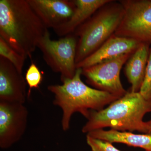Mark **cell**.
I'll list each match as a JSON object with an SVG mask.
<instances>
[{
  "instance_id": "6da1fadb",
  "label": "cell",
  "mask_w": 151,
  "mask_h": 151,
  "mask_svg": "<svg viewBox=\"0 0 151 151\" xmlns=\"http://www.w3.org/2000/svg\"><path fill=\"white\" fill-rule=\"evenodd\" d=\"M27 0H0V37L26 58H31L48 30Z\"/></svg>"
},
{
  "instance_id": "7a4b0ae2",
  "label": "cell",
  "mask_w": 151,
  "mask_h": 151,
  "mask_svg": "<svg viewBox=\"0 0 151 151\" xmlns=\"http://www.w3.org/2000/svg\"><path fill=\"white\" fill-rule=\"evenodd\" d=\"M151 111V100L139 92H128L123 97L99 111H91L82 129L85 134L105 128L129 132L137 131L149 134L147 122L143 118Z\"/></svg>"
},
{
  "instance_id": "3957f363",
  "label": "cell",
  "mask_w": 151,
  "mask_h": 151,
  "mask_svg": "<svg viewBox=\"0 0 151 151\" xmlns=\"http://www.w3.org/2000/svg\"><path fill=\"white\" fill-rule=\"evenodd\" d=\"M82 68H77L73 78L63 81L61 85H51L47 89L54 95V105L62 111L61 127L66 132L70 119L78 112L88 119L91 111L104 109L119 97L108 92L89 87L81 81Z\"/></svg>"
},
{
  "instance_id": "277c9868",
  "label": "cell",
  "mask_w": 151,
  "mask_h": 151,
  "mask_svg": "<svg viewBox=\"0 0 151 151\" xmlns=\"http://www.w3.org/2000/svg\"><path fill=\"white\" fill-rule=\"evenodd\" d=\"M122 4L112 0L98 10L73 33L78 37L76 64L97 50L115 34L124 17Z\"/></svg>"
},
{
  "instance_id": "5b68a950",
  "label": "cell",
  "mask_w": 151,
  "mask_h": 151,
  "mask_svg": "<svg viewBox=\"0 0 151 151\" xmlns=\"http://www.w3.org/2000/svg\"><path fill=\"white\" fill-rule=\"evenodd\" d=\"M77 42L78 37L74 33L52 40L48 30L38 44L45 61L52 71L60 73L62 82L75 75Z\"/></svg>"
},
{
  "instance_id": "8992f818",
  "label": "cell",
  "mask_w": 151,
  "mask_h": 151,
  "mask_svg": "<svg viewBox=\"0 0 151 151\" xmlns=\"http://www.w3.org/2000/svg\"><path fill=\"white\" fill-rule=\"evenodd\" d=\"M124 14L115 33L140 43L151 45V0H121Z\"/></svg>"
},
{
  "instance_id": "52a82bcc",
  "label": "cell",
  "mask_w": 151,
  "mask_h": 151,
  "mask_svg": "<svg viewBox=\"0 0 151 151\" xmlns=\"http://www.w3.org/2000/svg\"><path fill=\"white\" fill-rule=\"evenodd\" d=\"M133 53L123 55L82 68V75L86 78V83L94 89L120 98L127 92L122 84L120 73L123 65Z\"/></svg>"
},
{
  "instance_id": "ba28073f",
  "label": "cell",
  "mask_w": 151,
  "mask_h": 151,
  "mask_svg": "<svg viewBox=\"0 0 151 151\" xmlns=\"http://www.w3.org/2000/svg\"><path fill=\"white\" fill-rule=\"evenodd\" d=\"M28 111L24 104L0 101V147L17 142L27 127Z\"/></svg>"
},
{
  "instance_id": "9c48e42d",
  "label": "cell",
  "mask_w": 151,
  "mask_h": 151,
  "mask_svg": "<svg viewBox=\"0 0 151 151\" xmlns=\"http://www.w3.org/2000/svg\"><path fill=\"white\" fill-rule=\"evenodd\" d=\"M27 1L47 29H54L65 24L73 15L75 9L74 0Z\"/></svg>"
},
{
  "instance_id": "30bf717a",
  "label": "cell",
  "mask_w": 151,
  "mask_h": 151,
  "mask_svg": "<svg viewBox=\"0 0 151 151\" xmlns=\"http://www.w3.org/2000/svg\"><path fill=\"white\" fill-rule=\"evenodd\" d=\"M26 86L22 73L0 56V101L24 104L28 97Z\"/></svg>"
},
{
  "instance_id": "8fae6325",
  "label": "cell",
  "mask_w": 151,
  "mask_h": 151,
  "mask_svg": "<svg viewBox=\"0 0 151 151\" xmlns=\"http://www.w3.org/2000/svg\"><path fill=\"white\" fill-rule=\"evenodd\" d=\"M141 43L134 40L114 34L97 50L76 64V68L89 67L123 55L134 53Z\"/></svg>"
},
{
  "instance_id": "7c38bea8",
  "label": "cell",
  "mask_w": 151,
  "mask_h": 151,
  "mask_svg": "<svg viewBox=\"0 0 151 151\" xmlns=\"http://www.w3.org/2000/svg\"><path fill=\"white\" fill-rule=\"evenodd\" d=\"M112 0H74L76 7L73 15L65 24L53 29L59 37L73 33L99 9Z\"/></svg>"
},
{
  "instance_id": "4fadbf2b",
  "label": "cell",
  "mask_w": 151,
  "mask_h": 151,
  "mask_svg": "<svg viewBox=\"0 0 151 151\" xmlns=\"http://www.w3.org/2000/svg\"><path fill=\"white\" fill-rule=\"evenodd\" d=\"M142 43L126 62L125 75L132 85L131 92H139L145 75L150 45Z\"/></svg>"
},
{
  "instance_id": "5bb4252c",
  "label": "cell",
  "mask_w": 151,
  "mask_h": 151,
  "mask_svg": "<svg viewBox=\"0 0 151 151\" xmlns=\"http://www.w3.org/2000/svg\"><path fill=\"white\" fill-rule=\"evenodd\" d=\"M87 135L111 143L126 144L127 145L151 151V134H135L129 132H121L111 129H98L89 132Z\"/></svg>"
},
{
  "instance_id": "9a60e30c",
  "label": "cell",
  "mask_w": 151,
  "mask_h": 151,
  "mask_svg": "<svg viewBox=\"0 0 151 151\" xmlns=\"http://www.w3.org/2000/svg\"><path fill=\"white\" fill-rule=\"evenodd\" d=\"M0 56L7 59L12 63L20 73H22L23 68L27 59L14 49L11 47L4 39L0 37Z\"/></svg>"
},
{
  "instance_id": "2e32d148",
  "label": "cell",
  "mask_w": 151,
  "mask_h": 151,
  "mask_svg": "<svg viewBox=\"0 0 151 151\" xmlns=\"http://www.w3.org/2000/svg\"><path fill=\"white\" fill-rule=\"evenodd\" d=\"M42 79V75L38 68L34 63L32 62L25 75L26 81L29 86L28 97L29 96L32 89L39 88Z\"/></svg>"
},
{
  "instance_id": "e0dca14e",
  "label": "cell",
  "mask_w": 151,
  "mask_h": 151,
  "mask_svg": "<svg viewBox=\"0 0 151 151\" xmlns=\"http://www.w3.org/2000/svg\"><path fill=\"white\" fill-rule=\"evenodd\" d=\"M86 142L92 151H121L116 148L112 143L86 135Z\"/></svg>"
},
{
  "instance_id": "ac0fdd59",
  "label": "cell",
  "mask_w": 151,
  "mask_h": 151,
  "mask_svg": "<svg viewBox=\"0 0 151 151\" xmlns=\"http://www.w3.org/2000/svg\"><path fill=\"white\" fill-rule=\"evenodd\" d=\"M139 92L146 99L151 100V45L146 67L145 75Z\"/></svg>"
},
{
  "instance_id": "d6986e66",
  "label": "cell",
  "mask_w": 151,
  "mask_h": 151,
  "mask_svg": "<svg viewBox=\"0 0 151 151\" xmlns=\"http://www.w3.org/2000/svg\"><path fill=\"white\" fill-rule=\"evenodd\" d=\"M149 129V134H151V119L148 122H147Z\"/></svg>"
}]
</instances>
